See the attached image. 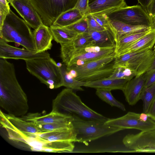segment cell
<instances>
[{"instance_id": "obj_1", "label": "cell", "mask_w": 155, "mask_h": 155, "mask_svg": "<svg viewBox=\"0 0 155 155\" xmlns=\"http://www.w3.org/2000/svg\"><path fill=\"white\" fill-rule=\"evenodd\" d=\"M0 106L8 114L25 115L29 109L27 95L16 77L15 66L6 59H0Z\"/></svg>"}, {"instance_id": "obj_2", "label": "cell", "mask_w": 155, "mask_h": 155, "mask_svg": "<svg viewBox=\"0 0 155 155\" xmlns=\"http://www.w3.org/2000/svg\"><path fill=\"white\" fill-rule=\"evenodd\" d=\"M51 111L87 120L105 122L108 119L89 107L73 90L67 88L53 100Z\"/></svg>"}, {"instance_id": "obj_3", "label": "cell", "mask_w": 155, "mask_h": 155, "mask_svg": "<svg viewBox=\"0 0 155 155\" xmlns=\"http://www.w3.org/2000/svg\"><path fill=\"white\" fill-rule=\"evenodd\" d=\"M4 128L10 140L32 151L53 153L71 152L74 148L73 142L48 141L38 137L34 134L23 133L8 126H5Z\"/></svg>"}, {"instance_id": "obj_4", "label": "cell", "mask_w": 155, "mask_h": 155, "mask_svg": "<svg viewBox=\"0 0 155 155\" xmlns=\"http://www.w3.org/2000/svg\"><path fill=\"white\" fill-rule=\"evenodd\" d=\"M0 38L7 42L16 43L25 49L35 51L30 27L11 9L0 30Z\"/></svg>"}, {"instance_id": "obj_5", "label": "cell", "mask_w": 155, "mask_h": 155, "mask_svg": "<svg viewBox=\"0 0 155 155\" xmlns=\"http://www.w3.org/2000/svg\"><path fill=\"white\" fill-rule=\"evenodd\" d=\"M29 72L51 89L62 86L60 68L50 57L25 61Z\"/></svg>"}, {"instance_id": "obj_6", "label": "cell", "mask_w": 155, "mask_h": 155, "mask_svg": "<svg viewBox=\"0 0 155 155\" xmlns=\"http://www.w3.org/2000/svg\"><path fill=\"white\" fill-rule=\"evenodd\" d=\"M72 124L76 142L88 145V142L123 130L106 124L105 122L87 120L72 116Z\"/></svg>"}, {"instance_id": "obj_7", "label": "cell", "mask_w": 155, "mask_h": 155, "mask_svg": "<svg viewBox=\"0 0 155 155\" xmlns=\"http://www.w3.org/2000/svg\"><path fill=\"white\" fill-rule=\"evenodd\" d=\"M155 56L153 50L149 49L127 53L116 56L113 67H125L134 72L137 76L147 72Z\"/></svg>"}, {"instance_id": "obj_8", "label": "cell", "mask_w": 155, "mask_h": 155, "mask_svg": "<svg viewBox=\"0 0 155 155\" xmlns=\"http://www.w3.org/2000/svg\"><path fill=\"white\" fill-rule=\"evenodd\" d=\"M42 20L50 27L62 13L74 8L78 0H30Z\"/></svg>"}, {"instance_id": "obj_9", "label": "cell", "mask_w": 155, "mask_h": 155, "mask_svg": "<svg viewBox=\"0 0 155 155\" xmlns=\"http://www.w3.org/2000/svg\"><path fill=\"white\" fill-rule=\"evenodd\" d=\"M109 20L134 25L150 27L152 19L141 6L135 5L114 9L105 13Z\"/></svg>"}, {"instance_id": "obj_10", "label": "cell", "mask_w": 155, "mask_h": 155, "mask_svg": "<svg viewBox=\"0 0 155 155\" xmlns=\"http://www.w3.org/2000/svg\"><path fill=\"white\" fill-rule=\"evenodd\" d=\"M115 53V46L102 48L89 45L76 51L65 64L67 68L73 66H80Z\"/></svg>"}, {"instance_id": "obj_11", "label": "cell", "mask_w": 155, "mask_h": 155, "mask_svg": "<svg viewBox=\"0 0 155 155\" xmlns=\"http://www.w3.org/2000/svg\"><path fill=\"white\" fill-rule=\"evenodd\" d=\"M105 124L123 130L135 129L141 131H145L155 128V121L150 117L145 120L142 118L140 114L130 111L118 118H108Z\"/></svg>"}, {"instance_id": "obj_12", "label": "cell", "mask_w": 155, "mask_h": 155, "mask_svg": "<svg viewBox=\"0 0 155 155\" xmlns=\"http://www.w3.org/2000/svg\"><path fill=\"white\" fill-rule=\"evenodd\" d=\"M123 143L132 152L155 153V128L136 134H129Z\"/></svg>"}, {"instance_id": "obj_13", "label": "cell", "mask_w": 155, "mask_h": 155, "mask_svg": "<svg viewBox=\"0 0 155 155\" xmlns=\"http://www.w3.org/2000/svg\"><path fill=\"white\" fill-rule=\"evenodd\" d=\"M50 57L47 51L38 52L26 49H21L12 46L0 38V58L23 60L25 61Z\"/></svg>"}, {"instance_id": "obj_14", "label": "cell", "mask_w": 155, "mask_h": 155, "mask_svg": "<svg viewBox=\"0 0 155 155\" xmlns=\"http://www.w3.org/2000/svg\"><path fill=\"white\" fill-rule=\"evenodd\" d=\"M10 4L30 27L35 29L43 24L30 0H14Z\"/></svg>"}, {"instance_id": "obj_15", "label": "cell", "mask_w": 155, "mask_h": 155, "mask_svg": "<svg viewBox=\"0 0 155 155\" xmlns=\"http://www.w3.org/2000/svg\"><path fill=\"white\" fill-rule=\"evenodd\" d=\"M0 124L2 127L7 126L23 133L35 134L41 132L35 124L27 121L21 117L12 115L0 111Z\"/></svg>"}, {"instance_id": "obj_16", "label": "cell", "mask_w": 155, "mask_h": 155, "mask_svg": "<svg viewBox=\"0 0 155 155\" xmlns=\"http://www.w3.org/2000/svg\"><path fill=\"white\" fill-rule=\"evenodd\" d=\"M145 73L137 76L129 81L122 91L126 100L130 105H135L140 100L145 81Z\"/></svg>"}, {"instance_id": "obj_17", "label": "cell", "mask_w": 155, "mask_h": 155, "mask_svg": "<svg viewBox=\"0 0 155 155\" xmlns=\"http://www.w3.org/2000/svg\"><path fill=\"white\" fill-rule=\"evenodd\" d=\"M84 34L91 45L102 48L115 46L113 30L96 31L89 29L88 33Z\"/></svg>"}, {"instance_id": "obj_18", "label": "cell", "mask_w": 155, "mask_h": 155, "mask_svg": "<svg viewBox=\"0 0 155 155\" xmlns=\"http://www.w3.org/2000/svg\"><path fill=\"white\" fill-rule=\"evenodd\" d=\"M35 51L38 52L51 49L53 37L50 27L42 24L33 32Z\"/></svg>"}, {"instance_id": "obj_19", "label": "cell", "mask_w": 155, "mask_h": 155, "mask_svg": "<svg viewBox=\"0 0 155 155\" xmlns=\"http://www.w3.org/2000/svg\"><path fill=\"white\" fill-rule=\"evenodd\" d=\"M25 120L37 124L72 122V116L51 111L48 114L41 115L38 113H29L21 117Z\"/></svg>"}, {"instance_id": "obj_20", "label": "cell", "mask_w": 155, "mask_h": 155, "mask_svg": "<svg viewBox=\"0 0 155 155\" xmlns=\"http://www.w3.org/2000/svg\"><path fill=\"white\" fill-rule=\"evenodd\" d=\"M116 56V54L115 53L113 54L87 62L80 66L71 67L67 68V70H75L78 73V75L75 79L79 80L85 75L96 71L111 63L114 60Z\"/></svg>"}, {"instance_id": "obj_21", "label": "cell", "mask_w": 155, "mask_h": 155, "mask_svg": "<svg viewBox=\"0 0 155 155\" xmlns=\"http://www.w3.org/2000/svg\"><path fill=\"white\" fill-rule=\"evenodd\" d=\"M127 6L125 0H89L88 14H105Z\"/></svg>"}, {"instance_id": "obj_22", "label": "cell", "mask_w": 155, "mask_h": 155, "mask_svg": "<svg viewBox=\"0 0 155 155\" xmlns=\"http://www.w3.org/2000/svg\"><path fill=\"white\" fill-rule=\"evenodd\" d=\"M60 45L61 58L65 64L76 51L91 45L83 34L78 35L70 42Z\"/></svg>"}, {"instance_id": "obj_23", "label": "cell", "mask_w": 155, "mask_h": 155, "mask_svg": "<svg viewBox=\"0 0 155 155\" xmlns=\"http://www.w3.org/2000/svg\"><path fill=\"white\" fill-rule=\"evenodd\" d=\"M155 45V29H150L135 43L116 53V56L145 49H152Z\"/></svg>"}, {"instance_id": "obj_24", "label": "cell", "mask_w": 155, "mask_h": 155, "mask_svg": "<svg viewBox=\"0 0 155 155\" xmlns=\"http://www.w3.org/2000/svg\"><path fill=\"white\" fill-rule=\"evenodd\" d=\"M110 21L114 30L115 41L127 35L151 29L150 27L145 25H132L116 21L110 20Z\"/></svg>"}, {"instance_id": "obj_25", "label": "cell", "mask_w": 155, "mask_h": 155, "mask_svg": "<svg viewBox=\"0 0 155 155\" xmlns=\"http://www.w3.org/2000/svg\"><path fill=\"white\" fill-rule=\"evenodd\" d=\"M34 134L38 137L48 141L76 142L75 135L73 129L56 130Z\"/></svg>"}, {"instance_id": "obj_26", "label": "cell", "mask_w": 155, "mask_h": 155, "mask_svg": "<svg viewBox=\"0 0 155 155\" xmlns=\"http://www.w3.org/2000/svg\"><path fill=\"white\" fill-rule=\"evenodd\" d=\"M129 81L106 78L94 81L86 82L84 87L96 88H101L111 90H120L123 91Z\"/></svg>"}, {"instance_id": "obj_27", "label": "cell", "mask_w": 155, "mask_h": 155, "mask_svg": "<svg viewBox=\"0 0 155 155\" xmlns=\"http://www.w3.org/2000/svg\"><path fill=\"white\" fill-rule=\"evenodd\" d=\"M85 16L74 7L61 14L51 26L59 27L67 26L74 23Z\"/></svg>"}, {"instance_id": "obj_28", "label": "cell", "mask_w": 155, "mask_h": 155, "mask_svg": "<svg viewBox=\"0 0 155 155\" xmlns=\"http://www.w3.org/2000/svg\"><path fill=\"white\" fill-rule=\"evenodd\" d=\"M49 27L54 39L60 45L70 42L78 35L64 27Z\"/></svg>"}, {"instance_id": "obj_29", "label": "cell", "mask_w": 155, "mask_h": 155, "mask_svg": "<svg viewBox=\"0 0 155 155\" xmlns=\"http://www.w3.org/2000/svg\"><path fill=\"white\" fill-rule=\"evenodd\" d=\"M114 61L98 70L85 75L79 81L86 82L108 78L112 74L114 70L113 67Z\"/></svg>"}, {"instance_id": "obj_30", "label": "cell", "mask_w": 155, "mask_h": 155, "mask_svg": "<svg viewBox=\"0 0 155 155\" xmlns=\"http://www.w3.org/2000/svg\"><path fill=\"white\" fill-rule=\"evenodd\" d=\"M62 81V86L72 90L83 91L81 87L86 82L79 81L72 77L68 74L66 66L64 64L60 67Z\"/></svg>"}, {"instance_id": "obj_31", "label": "cell", "mask_w": 155, "mask_h": 155, "mask_svg": "<svg viewBox=\"0 0 155 155\" xmlns=\"http://www.w3.org/2000/svg\"><path fill=\"white\" fill-rule=\"evenodd\" d=\"M150 30L132 33L120 37L115 41V53L135 43L147 34Z\"/></svg>"}, {"instance_id": "obj_32", "label": "cell", "mask_w": 155, "mask_h": 155, "mask_svg": "<svg viewBox=\"0 0 155 155\" xmlns=\"http://www.w3.org/2000/svg\"><path fill=\"white\" fill-rule=\"evenodd\" d=\"M111 90L107 89H96V94L101 100L112 107H117L123 111L126 110L124 105L117 100L112 95Z\"/></svg>"}, {"instance_id": "obj_33", "label": "cell", "mask_w": 155, "mask_h": 155, "mask_svg": "<svg viewBox=\"0 0 155 155\" xmlns=\"http://www.w3.org/2000/svg\"><path fill=\"white\" fill-rule=\"evenodd\" d=\"M155 97V83L143 88L140 96L143 103V112L147 114Z\"/></svg>"}, {"instance_id": "obj_34", "label": "cell", "mask_w": 155, "mask_h": 155, "mask_svg": "<svg viewBox=\"0 0 155 155\" xmlns=\"http://www.w3.org/2000/svg\"><path fill=\"white\" fill-rule=\"evenodd\" d=\"M35 124L41 131V132L56 130L73 129L72 122L43 124Z\"/></svg>"}, {"instance_id": "obj_35", "label": "cell", "mask_w": 155, "mask_h": 155, "mask_svg": "<svg viewBox=\"0 0 155 155\" xmlns=\"http://www.w3.org/2000/svg\"><path fill=\"white\" fill-rule=\"evenodd\" d=\"M136 76V74L129 68L125 67H118L114 68L112 74L107 78L130 80Z\"/></svg>"}, {"instance_id": "obj_36", "label": "cell", "mask_w": 155, "mask_h": 155, "mask_svg": "<svg viewBox=\"0 0 155 155\" xmlns=\"http://www.w3.org/2000/svg\"><path fill=\"white\" fill-rule=\"evenodd\" d=\"M64 27L77 35L87 33L89 31L86 16L74 23Z\"/></svg>"}, {"instance_id": "obj_37", "label": "cell", "mask_w": 155, "mask_h": 155, "mask_svg": "<svg viewBox=\"0 0 155 155\" xmlns=\"http://www.w3.org/2000/svg\"><path fill=\"white\" fill-rule=\"evenodd\" d=\"M91 14L101 26L106 29L113 30L110 20L105 14Z\"/></svg>"}, {"instance_id": "obj_38", "label": "cell", "mask_w": 155, "mask_h": 155, "mask_svg": "<svg viewBox=\"0 0 155 155\" xmlns=\"http://www.w3.org/2000/svg\"><path fill=\"white\" fill-rule=\"evenodd\" d=\"M8 4L6 0H0V30L10 10Z\"/></svg>"}, {"instance_id": "obj_39", "label": "cell", "mask_w": 155, "mask_h": 155, "mask_svg": "<svg viewBox=\"0 0 155 155\" xmlns=\"http://www.w3.org/2000/svg\"><path fill=\"white\" fill-rule=\"evenodd\" d=\"M86 18L89 29L96 31H102L106 29L97 23L91 14L86 15Z\"/></svg>"}, {"instance_id": "obj_40", "label": "cell", "mask_w": 155, "mask_h": 155, "mask_svg": "<svg viewBox=\"0 0 155 155\" xmlns=\"http://www.w3.org/2000/svg\"><path fill=\"white\" fill-rule=\"evenodd\" d=\"M89 0H78L74 8L84 16L88 14Z\"/></svg>"}, {"instance_id": "obj_41", "label": "cell", "mask_w": 155, "mask_h": 155, "mask_svg": "<svg viewBox=\"0 0 155 155\" xmlns=\"http://www.w3.org/2000/svg\"><path fill=\"white\" fill-rule=\"evenodd\" d=\"M145 74L146 79L143 88H147L155 83V68Z\"/></svg>"}, {"instance_id": "obj_42", "label": "cell", "mask_w": 155, "mask_h": 155, "mask_svg": "<svg viewBox=\"0 0 155 155\" xmlns=\"http://www.w3.org/2000/svg\"><path fill=\"white\" fill-rule=\"evenodd\" d=\"M146 11L152 19L155 17V0H152Z\"/></svg>"}, {"instance_id": "obj_43", "label": "cell", "mask_w": 155, "mask_h": 155, "mask_svg": "<svg viewBox=\"0 0 155 155\" xmlns=\"http://www.w3.org/2000/svg\"><path fill=\"white\" fill-rule=\"evenodd\" d=\"M147 114L151 119L155 121V97Z\"/></svg>"}, {"instance_id": "obj_44", "label": "cell", "mask_w": 155, "mask_h": 155, "mask_svg": "<svg viewBox=\"0 0 155 155\" xmlns=\"http://www.w3.org/2000/svg\"><path fill=\"white\" fill-rule=\"evenodd\" d=\"M138 2L140 4L146 11L151 3L152 0H137Z\"/></svg>"}, {"instance_id": "obj_45", "label": "cell", "mask_w": 155, "mask_h": 155, "mask_svg": "<svg viewBox=\"0 0 155 155\" xmlns=\"http://www.w3.org/2000/svg\"><path fill=\"white\" fill-rule=\"evenodd\" d=\"M68 73L73 78H75L77 75L78 73L74 69H70L68 70Z\"/></svg>"}, {"instance_id": "obj_46", "label": "cell", "mask_w": 155, "mask_h": 155, "mask_svg": "<svg viewBox=\"0 0 155 155\" xmlns=\"http://www.w3.org/2000/svg\"><path fill=\"white\" fill-rule=\"evenodd\" d=\"M155 68V56L154 58L153 61V62L152 63V64L151 66L150 67V68H149V69H148V70H147V72L150 71L151 70H152Z\"/></svg>"}, {"instance_id": "obj_47", "label": "cell", "mask_w": 155, "mask_h": 155, "mask_svg": "<svg viewBox=\"0 0 155 155\" xmlns=\"http://www.w3.org/2000/svg\"><path fill=\"white\" fill-rule=\"evenodd\" d=\"M150 28L151 29H155V18L152 19V23Z\"/></svg>"}, {"instance_id": "obj_48", "label": "cell", "mask_w": 155, "mask_h": 155, "mask_svg": "<svg viewBox=\"0 0 155 155\" xmlns=\"http://www.w3.org/2000/svg\"><path fill=\"white\" fill-rule=\"evenodd\" d=\"M57 64L58 66L60 68L62 66V64L60 63H57Z\"/></svg>"}, {"instance_id": "obj_49", "label": "cell", "mask_w": 155, "mask_h": 155, "mask_svg": "<svg viewBox=\"0 0 155 155\" xmlns=\"http://www.w3.org/2000/svg\"><path fill=\"white\" fill-rule=\"evenodd\" d=\"M7 2L8 3H10L11 2H12L14 0H6Z\"/></svg>"}, {"instance_id": "obj_50", "label": "cell", "mask_w": 155, "mask_h": 155, "mask_svg": "<svg viewBox=\"0 0 155 155\" xmlns=\"http://www.w3.org/2000/svg\"><path fill=\"white\" fill-rule=\"evenodd\" d=\"M153 52L154 53V54H155V45H154V47H153Z\"/></svg>"}]
</instances>
